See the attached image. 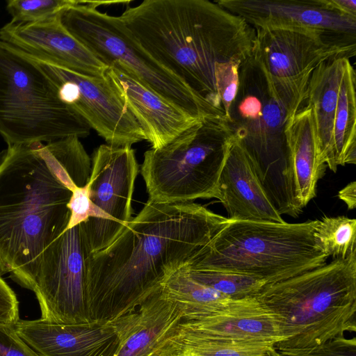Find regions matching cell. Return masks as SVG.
Returning a JSON list of instances; mask_svg holds the SVG:
<instances>
[{"instance_id": "obj_13", "label": "cell", "mask_w": 356, "mask_h": 356, "mask_svg": "<svg viewBox=\"0 0 356 356\" xmlns=\"http://www.w3.org/2000/svg\"><path fill=\"white\" fill-rule=\"evenodd\" d=\"M28 56L54 82L61 100L81 116L107 145L131 146L145 140L143 129L105 74L88 76Z\"/></svg>"}, {"instance_id": "obj_29", "label": "cell", "mask_w": 356, "mask_h": 356, "mask_svg": "<svg viewBox=\"0 0 356 356\" xmlns=\"http://www.w3.org/2000/svg\"><path fill=\"white\" fill-rule=\"evenodd\" d=\"M0 356H40L14 330L0 325Z\"/></svg>"}, {"instance_id": "obj_24", "label": "cell", "mask_w": 356, "mask_h": 356, "mask_svg": "<svg viewBox=\"0 0 356 356\" xmlns=\"http://www.w3.org/2000/svg\"><path fill=\"white\" fill-rule=\"evenodd\" d=\"M355 71L347 58L334 121L333 145L337 167L356 163Z\"/></svg>"}, {"instance_id": "obj_16", "label": "cell", "mask_w": 356, "mask_h": 356, "mask_svg": "<svg viewBox=\"0 0 356 356\" xmlns=\"http://www.w3.org/2000/svg\"><path fill=\"white\" fill-rule=\"evenodd\" d=\"M105 76L138 122L152 148L163 147L202 120L159 95L118 63L109 65Z\"/></svg>"}, {"instance_id": "obj_22", "label": "cell", "mask_w": 356, "mask_h": 356, "mask_svg": "<svg viewBox=\"0 0 356 356\" xmlns=\"http://www.w3.org/2000/svg\"><path fill=\"white\" fill-rule=\"evenodd\" d=\"M347 58H333L320 63L312 74L305 99V106L313 113L321 157L334 172L337 170L333 145L334 121Z\"/></svg>"}, {"instance_id": "obj_12", "label": "cell", "mask_w": 356, "mask_h": 356, "mask_svg": "<svg viewBox=\"0 0 356 356\" xmlns=\"http://www.w3.org/2000/svg\"><path fill=\"white\" fill-rule=\"evenodd\" d=\"M90 255L80 224L65 229L44 251L29 288L40 304L42 319L65 324L89 322L86 275Z\"/></svg>"}, {"instance_id": "obj_27", "label": "cell", "mask_w": 356, "mask_h": 356, "mask_svg": "<svg viewBox=\"0 0 356 356\" xmlns=\"http://www.w3.org/2000/svg\"><path fill=\"white\" fill-rule=\"evenodd\" d=\"M184 268L196 281L232 299L256 297L266 284L263 280L246 275Z\"/></svg>"}, {"instance_id": "obj_30", "label": "cell", "mask_w": 356, "mask_h": 356, "mask_svg": "<svg viewBox=\"0 0 356 356\" xmlns=\"http://www.w3.org/2000/svg\"><path fill=\"white\" fill-rule=\"evenodd\" d=\"M18 301L15 293L0 274V325L13 327L19 319Z\"/></svg>"}, {"instance_id": "obj_9", "label": "cell", "mask_w": 356, "mask_h": 356, "mask_svg": "<svg viewBox=\"0 0 356 356\" xmlns=\"http://www.w3.org/2000/svg\"><path fill=\"white\" fill-rule=\"evenodd\" d=\"M250 58L264 76L271 96L287 118L305 106L309 81L317 66L333 58L355 56L356 43L307 29L254 28Z\"/></svg>"}, {"instance_id": "obj_14", "label": "cell", "mask_w": 356, "mask_h": 356, "mask_svg": "<svg viewBox=\"0 0 356 356\" xmlns=\"http://www.w3.org/2000/svg\"><path fill=\"white\" fill-rule=\"evenodd\" d=\"M219 6L253 28L312 29L334 39L356 43V18L323 8L321 0H219Z\"/></svg>"}, {"instance_id": "obj_6", "label": "cell", "mask_w": 356, "mask_h": 356, "mask_svg": "<svg viewBox=\"0 0 356 356\" xmlns=\"http://www.w3.org/2000/svg\"><path fill=\"white\" fill-rule=\"evenodd\" d=\"M90 129L35 62L0 41V135L8 145L84 138Z\"/></svg>"}, {"instance_id": "obj_3", "label": "cell", "mask_w": 356, "mask_h": 356, "mask_svg": "<svg viewBox=\"0 0 356 356\" xmlns=\"http://www.w3.org/2000/svg\"><path fill=\"white\" fill-rule=\"evenodd\" d=\"M43 145H10L0 152V274L29 289L70 215L72 191L54 174Z\"/></svg>"}, {"instance_id": "obj_31", "label": "cell", "mask_w": 356, "mask_h": 356, "mask_svg": "<svg viewBox=\"0 0 356 356\" xmlns=\"http://www.w3.org/2000/svg\"><path fill=\"white\" fill-rule=\"evenodd\" d=\"M300 356H356L355 337L330 339Z\"/></svg>"}, {"instance_id": "obj_17", "label": "cell", "mask_w": 356, "mask_h": 356, "mask_svg": "<svg viewBox=\"0 0 356 356\" xmlns=\"http://www.w3.org/2000/svg\"><path fill=\"white\" fill-rule=\"evenodd\" d=\"M218 193L229 220L284 222L263 186L248 150L234 131L229 140Z\"/></svg>"}, {"instance_id": "obj_35", "label": "cell", "mask_w": 356, "mask_h": 356, "mask_svg": "<svg viewBox=\"0 0 356 356\" xmlns=\"http://www.w3.org/2000/svg\"><path fill=\"white\" fill-rule=\"evenodd\" d=\"M276 356H285V355H283L282 354H280L279 353H277V355Z\"/></svg>"}, {"instance_id": "obj_34", "label": "cell", "mask_w": 356, "mask_h": 356, "mask_svg": "<svg viewBox=\"0 0 356 356\" xmlns=\"http://www.w3.org/2000/svg\"><path fill=\"white\" fill-rule=\"evenodd\" d=\"M338 197L346 203L348 209H354L356 206V182L347 184L338 193Z\"/></svg>"}, {"instance_id": "obj_25", "label": "cell", "mask_w": 356, "mask_h": 356, "mask_svg": "<svg viewBox=\"0 0 356 356\" xmlns=\"http://www.w3.org/2000/svg\"><path fill=\"white\" fill-rule=\"evenodd\" d=\"M161 291L165 298L179 305L182 317L205 312L232 299L196 281L184 267L165 281Z\"/></svg>"}, {"instance_id": "obj_26", "label": "cell", "mask_w": 356, "mask_h": 356, "mask_svg": "<svg viewBox=\"0 0 356 356\" xmlns=\"http://www.w3.org/2000/svg\"><path fill=\"white\" fill-rule=\"evenodd\" d=\"M314 236L327 258H345L356 250V220L344 216H325L318 220Z\"/></svg>"}, {"instance_id": "obj_19", "label": "cell", "mask_w": 356, "mask_h": 356, "mask_svg": "<svg viewBox=\"0 0 356 356\" xmlns=\"http://www.w3.org/2000/svg\"><path fill=\"white\" fill-rule=\"evenodd\" d=\"M181 324L211 339L266 342L274 346L279 341L273 317L257 297L231 299L202 313L183 316Z\"/></svg>"}, {"instance_id": "obj_10", "label": "cell", "mask_w": 356, "mask_h": 356, "mask_svg": "<svg viewBox=\"0 0 356 356\" xmlns=\"http://www.w3.org/2000/svg\"><path fill=\"white\" fill-rule=\"evenodd\" d=\"M230 124L253 160L262 184L268 187L284 181L286 149L284 129L287 115L271 96L260 71L249 59L239 70Z\"/></svg>"}, {"instance_id": "obj_7", "label": "cell", "mask_w": 356, "mask_h": 356, "mask_svg": "<svg viewBox=\"0 0 356 356\" xmlns=\"http://www.w3.org/2000/svg\"><path fill=\"white\" fill-rule=\"evenodd\" d=\"M233 132L225 118H207L163 147L146 151L140 172L149 199L170 204L218 199V181Z\"/></svg>"}, {"instance_id": "obj_18", "label": "cell", "mask_w": 356, "mask_h": 356, "mask_svg": "<svg viewBox=\"0 0 356 356\" xmlns=\"http://www.w3.org/2000/svg\"><path fill=\"white\" fill-rule=\"evenodd\" d=\"M15 332L40 356H116L120 339L112 322L57 323L19 320Z\"/></svg>"}, {"instance_id": "obj_23", "label": "cell", "mask_w": 356, "mask_h": 356, "mask_svg": "<svg viewBox=\"0 0 356 356\" xmlns=\"http://www.w3.org/2000/svg\"><path fill=\"white\" fill-rule=\"evenodd\" d=\"M172 356H276L266 342L226 341L200 335L181 323L170 337Z\"/></svg>"}, {"instance_id": "obj_28", "label": "cell", "mask_w": 356, "mask_h": 356, "mask_svg": "<svg viewBox=\"0 0 356 356\" xmlns=\"http://www.w3.org/2000/svg\"><path fill=\"white\" fill-rule=\"evenodd\" d=\"M79 0H8L6 8L14 23H33L59 15Z\"/></svg>"}, {"instance_id": "obj_33", "label": "cell", "mask_w": 356, "mask_h": 356, "mask_svg": "<svg viewBox=\"0 0 356 356\" xmlns=\"http://www.w3.org/2000/svg\"><path fill=\"white\" fill-rule=\"evenodd\" d=\"M321 2L327 10L356 18L355 0H321Z\"/></svg>"}, {"instance_id": "obj_1", "label": "cell", "mask_w": 356, "mask_h": 356, "mask_svg": "<svg viewBox=\"0 0 356 356\" xmlns=\"http://www.w3.org/2000/svg\"><path fill=\"white\" fill-rule=\"evenodd\" d=\"M227 220L193 202L170 204L149 199L111 245L88 257L89 321L109 323L135 311Z\"/></svg>"}, {"instance_id": "obj_21", "label": "cell", "mask_w": 356, "mask_h": 356, "mask_svg": "<svg viewBox=\"0 0 356 356\" xmlns=\"http://www.w3.org/2000/svg\"><path fill=\"white\" fill-rule=\"evenodd\" d=\"M179 305L159 289L135 311L112 321L120 344L116 356H150L182 320Z\"/></svg>"}, {"instance_id": "obj_2", "label": "cell", "mask_w": 356, "mask_h": 356, "mask_svg": "<svg viewBox=\"0 0 356 356\" xmlns=\"http://www.w3.org/2000/svg\"><path fill=\"white\" fill-rule=\"evenodd\" d=\"M120 17L156 60L230 120L252 26L208 0H145Z\"/></svg>"}, {"instance_id": "obj_4", "label": "cell", "mask_w": 356, "mask_h": 356, "mask_svg": "<svg viewBox=\"0 0 356 356\" xmlns=\"http://www.w3.org/2000/svg\"><path fill=\"white\" fill-rule=\"evenodd\" d=\"M276 323L280 354L300 356L356 330V250L289 279L266 284L256 296Z\"/></svg>"}, {"instance_id": "obj_8", "label": "cell", "mask_w": 356, "mask_h": 356, "mask_svg": "<svg viewBox=\"0 0 356 356\" xmlns=\"http://www.w3.org/2000/svg\"><path fill=\"white\" fill-rule=\"evenodd\" d=\"M66 29L107 66L118 63L167 100L200 118L225 115L162 65L137 40L120 16L102 13L85 1L63 11Z\"/></svg>"}, {"instance_id": "obj_32", "label": "cell", "mask_w": 356, "mask_h": 356, "mask_svg": "<svg viewBox=\"0 0 356 356\" xmlns=\"http://www.w3.org/2000/svg\"><path fill=\"white\" fill-rule=\"evenodd\" d=\"M67 207L70 215L65 229L79 225L89 218L90 202L87 185L82 188H76L72 191Z\"/></svg>"}, {"instance_id": "obj_20", "label": "cell", "mask_w": 356, "mask_h": 356, "mask_svg": "<svg viewBox=\"0 0 356 356\" xmlns=\"http://www.w3.org/2000/svg\"><path fill=\"white\" fill-rule=\"evenodd\" d=\"M286 149V183L290 200L299 213L316 195L325 173L312 109L305 106L289 116L284 129Z\"/></svg>"}, {"instance_id": "obj_11", "label": "cell", "mask_w": 356, "mask_h": 356, "mask_svg": "<svg viewBox=\"0 0 356 356\" xmlns=\"http://www.w3.org/2000/svg\"><path fill=\"white\" fill-rule=\"evenodd\" d=\"M138 164L131 146L101 145L87 184L89 218L80 223L90 254L111 245L133 218L131 200Z\"/></svg>"}, {"instance_id": "obj_15", "label": "cell", "mask_w": 356, "mask_h": 356, "mask_svg": "<svg viewBox=\"0 0 356 356\" xmlns=\"http://www.w3.org/2000/svg\"><path fill=\"white\" fill-rule=\"evenodd\" d=\"M0 41L26 55L88 76H104L108 66L63 25L59 15L33 23L9 22Z\"/></svg>"}, {"instance_id": "obj_5", "label": "cell", "mask_w": 356, "mask_h": 356, "mask_svg": "<svg viewBox=\"0 0 356 356\" xmlns=\"http://www.w3.org/2000/svg\"><path fill=\"white\" fill-rule=\"evenodd\" d=\"M317 222L228 219L184 267L246 275L266 284L283 281L326 264L314 240Z\"/></svg>"}]
</instances>
